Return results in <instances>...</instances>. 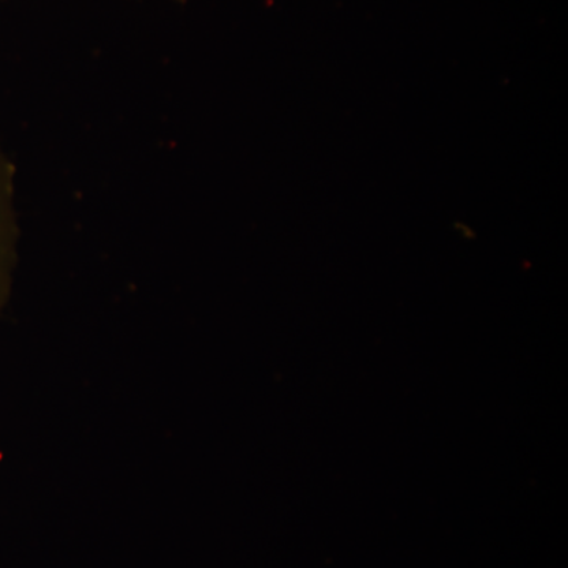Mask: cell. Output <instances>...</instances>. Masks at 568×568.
<instances>
[{"label": "cell", "instance_id": "1", "mask_svg": "<svg viewBox=\"0 0 568 568\" xmlns=\"http://www.w3.org/2000/svg\"><path fill=\"white\" fill-rule=\"evenodd\" d=\"M18 220L14 209V170L0 144V315L9 302L18 257Z\"/></svg>", "mask_w": 568, "mask_h": 568}, {"label": "cell", "instance_id": "2", "mask_svg": "<svg viewBox=\"0 0 568 568\" xmlns=\"http://www.w3.org/2000/svg\"><path fill=\"white\" fill-rule=\"evenodd\" d=\"M178 2H186V0H178Z\"/></svg>", "mask_w": 568, "mask_h": 568}]
</instances>
